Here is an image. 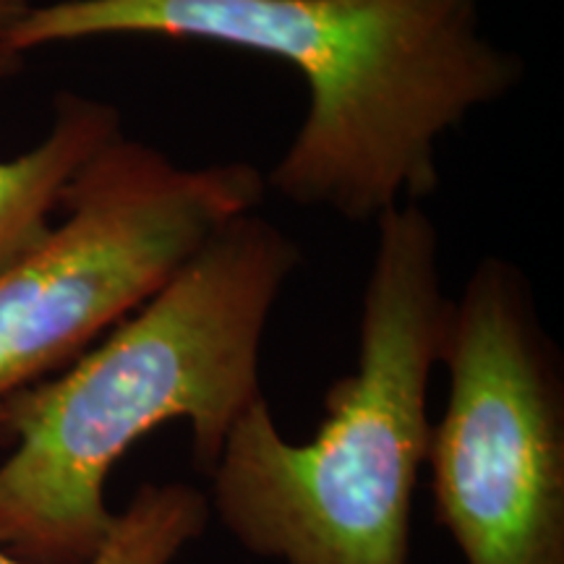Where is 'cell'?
I'll list each match as a JSON object with an SVG mask.
<instances>
[{
	"label": "cell",
	"mask_w": 564,
	"mask_h": 564,
	"mask_svg": "<svg viewBox=\"0 0 564 564\" xmlns=\"http://www.w3.org/2000/svg\"><path fill=\"white\" fill-rule=\"evenodd\" d=\"M17 66L19 55L0 47V79ZM121 133V112L110 102L66 91L45 137L17 158H0V272L45 241L70 183Z\"/></svg>",
	"instance_id": "6"
},
{
	"label": "cell",
	"mask_w": 564,
	"mask_h": 564,
	"mask_svg": "<svg viewBox=\"0 0 564 564\" xmlns=\"http://www.w3.org/2000/svg\"><path fill=\"white\" fill-rule=\"evenodd\" d=\"M442 366L426 453L436 523L465 564H564V366L518 264H476Z\"/></svg>",
	"instance_id": "5"
},
{
	"label": "cell",
	"mask_w": 564,
	"mask_h": 564,
	"mask_svg": "<svg viewBox=\"0 0 564 564\" xmlns=\"http://www.w3.org/2000/svg\"><path fill=\"white\" fill-rule=\"evenodd\" d=\"M449 314L432 217L421 204L384 212L356 369L327 390L314 440H285L262 394L209 474V510L246 552L282 564H411L413 497L432 436L429 384Z\"/></svg>",
	"instance_id": "3"
},
{
	"label": "cell",
	"mask_w": 564,
	"mask_h": 564,
	"mask_svg": "<svg viewBox=\"0 0 564 564\" xmlns=\"http://www.w3.org/2000/svg\"><path fill=\"white\" fill-rule=\"evenodd\" d=\"M42 3H47V0H0V40Z\"/></svg>",
	"instance_id": "8"
},
{
	"label": "cell",
	"mask_w": 564,
	"mask_h": 564,
	"mask_svg": "<svg viewBox=\"0 0 564 564\" xmlns=\"http://www.w3.org/2000/svg\"><path fill=\"white\" fill-rule=\"evenodd\" d=\"M207 494L186 481L141 484L91 560L82 564H173L207 531ZM0 564H32L0 549Z\"/></svg>",
	"instance_id": "7"
},
{
	"label": "cell",
	"mask_w": 564,
	"mask_h": 564,
	"mask_svg": "<svg viewBox=\"0 0 564 564\" xmlns=\"http://www.w3.org/2000/svg\"><path fill=\"white\" fill-rule=\"evenodd\" d=\"M264 194L251 162L186 167L126 133L91 158L63 196L66 217L0 272V442L21 394L74 364Z\"/></svg>",
	"instance_id": "4"
},
{
	"label": "cell",
	"mask_w": 564,
	"mask_h": 564,
	"mask_svg": "<svg viewBox=\"0 0 564 564\" xmlns=\"http://www.w3.org/2000/svg\"><path fill=\"white\" fill-rule=\"evenodd\" d=\"M97 37L215 42L299 68L308 110L267 188L348 223L432 196L444 133L525 74L486 37L481 0H51L0 47Z\"/></svg>",
	"instance_id": "1"
},
{
	"label": "cell",
	"mask_w": 564,
	"mask_h": 564,
	"mask_svg": "<svg viewBox=\"0 0 564 564\" xmlns=\"http://www.w3.org/2000/svg\"><path fill=\"white\" fill-rule=\"evenodd\" d=\"M301 246L257 212L232 217L150 301L74 364L24 392L6 419L0 549L82 564L116 523L105 484L167 421L192 429L209 478L230 429L262 398V343Z\"/></svg>",
	"instance_id": "2"
}]
</instances>
